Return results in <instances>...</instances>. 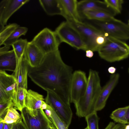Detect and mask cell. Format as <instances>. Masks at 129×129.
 <instances>
[{"label":"cell","instance_id":"obj_41","mask_svg":"<svg viewBox=\"0 0 129 129\" xmlns=\"http://www.w3.org/2000/svg\"><path fill=\"white\" fill-rule=\"evenodd\" d=\"M4 123L3 122H0V129H3Z\"/></svg>","mask_w":129,"mask_h":129},{"label":"cell","instance_id":"obj_40","mask_svg":"<svg viewBox=\"0 0 129 129\" xmlns=\"http://www.w3.org/2000/svg\"><path fill=\"white\" fill-rule=\"evenodd\" d=\"M3 129H10L9 124H7L4 123Z\"/></svg>","mask_w":129,"mask_h":129},{"label":"cell","instance_id":"obj_29","mask_svg":"<svg viewBox=\"0 0 129 129\" xmlns=\"http://www.w3.org/2000/svg\"><path fill=\"white\" fill-rule=\"evenodd\" d=\"M6 115L10 118L20 122L22 121L21 114H20L13 107H10L8 110Z\"/></svg>","mask_w":129,"mask_h":129},{"label":"cell","instance_id":"obj_9","mask_svg":"<svg viewBox=\"0 0 129 129\" xmlns=\"http://www.w3.org/2000/svg\"><path fill=\"white\" fill-rule=\"evenodd\" d=\"M47 92L45 102L54 109L60 118L69 126L73 116L70 105L66 103L53 92Z\"/></svg>","mask_w":129,"mask_h":129},{"label":"cell","instance_id":"obj_8","mask_svg":"<svg viewBox=\"0 0 129 129\" xmlns=\"http://www.w3.org/2000/svg\"><path fill=\"white\" fill-rule=\"evenodd\" d=\"M27 129H47L51 122L41 109L31 110L25 107L20 112Z\"/></svg>","mask_w":129,"mask_h":129},{"label":"cell","instance_id":"obj_19","mask_svg":"<svg viewBox=\"0 0 129 129\" xmlns=\"http://www.w3.org/2000/svg\"><path fill=\"white\" fill-rule=\"evenodd\" d=\"M16 66V57L13 49L0 56V70L14 72Z\"/></svg>","mask_w":129,"mask_h":129},{"label":"cell","instance_id":"obj_2","mask_svg":"<svg viewBox=\"0 0 129 129\" xmlns=\"http://www.w3.org/2000/svg\"><path fill=\"white\" fill-rule=\"evenodd\" d=\"M87 78V86L84 95L74 104L76 114L80 117H85L94 111V106L102 88L98 72L90 69Z\"/></svg>","mask_w":129,"mask_h":129},{"label":"cell","instance_id":"obj_37","mask_svg":"<svg viewBox=\"0 0 129 129\" xmlns=\"http://www.w3.org/2000/svg\"><path fill=\"white\" fill-rule=\"evenodd\" d=\"M116 70V68L113 66L109 67L108 70V72L112 74L115 73Z\"/></svg>","mask_w":129,"mask_h":129},{"label":"cell","instance_id":"obj_26","mask_svg":"<svg viewBox=\"0 0 129 129\" xmlns=\"http://www.w3.org/2000/svg\"><path fill=\"white\" fill-rule=\"evenodd\" d=\"M129 110V106L117 108L112 112L110 117L116 123H121L122 120Z\"/></svg>","mask_w":129,"mask_h":129},{"label":"cell","instance_id":"obj_17","mask_svg":"<svg viewBox=\"0 0 129 129\" xmlns=\"http://www.w3.org/2000/svg\"><path fill=\"white\" fill-rule=\"evenodd\" d=\"M29 0H7L1 18V21L5 26L11 16Z\"/></svg>","mask_w":129,"mask_h":129},{"label":"cell","instance_id":"obj_1","mask_svg":"<svg viewBox=\"0 0 129 129\" xmlns=\"http://www.w3.org/2000/svg\"><path fill=\"white\" fill-rule=\"evenodd\" d=\"M72 72V68L62 61L58 50L45 54L38 66H28V76L39 86L46 91L53 92L70 105V90Z\"/></svg>","mask_w":129,"mask_h":129},{"label":"cell","instance_id":"obj_22","mask_svg":"<svg viewBox=\"0 0 129 129\" xmlns=\"http://www.w3.org/2000/svg\"><path fill=\"white\" fill-rule=\"evenodd\" d=\"M15 90L12 100L13 107L15 109L21 112L25 107V100L27 90V89L21 87Z\"/></svg>","mask_w":129,"mask_h":129},{"label":"cell","instance_id":"obj_28","mask_svg":"<svg viewBox=\"0 0 129 129\" xmlns=\"http://www.w3.org/2000/svg\"><path fill=\"white\" fill-rule=\"evenodd\" d=\"M104 1L107 6L112 10L116 14L121 13L122 5L124 3L123 0H104Z\"/></svg>","mask_w":129,"mask_h":129},{"label":"cell","instance_id":"obj_10","mask_svg":"<svg viewBox=\"0 0 129 129\" xmlns=\"http://www.w3.org/2000/svg\"><path fill=\"white\" fill-rule=\"evenodd\" d=\"M88 83L85 73L81 70L73 73L70 83V96L71 103H77L84 95Z\"/></svg>","mask_w":129,"mask_h":129},{"label":"cell","instance_id":"obj_15","mask_svg":"<svg viewBox=\"0 0 129 129\" xmlns=\"http://www.w3.org/2000/svg\"><path fill=\"white\" fill-rule=\"evenodd\" d=\"M61 11V15L66 21L74 20L82 21L77 10L78 2L76 0H59Z\"/></svg>","mask_w":129,"mask_h":129},{"label":"cell","instance_id":"obj_18","mask_svg":"<svg viewBox=\"0 0 129 129\" xmlns=\"http://www.w3.org/2000/svg\"><path fill=\"white\" fill-rule=\"evenodd\" d=\"M44 100L42 95L31 90H27L25 99V107L31 110L40 109Z\"/></svg>","mask_w":129,"mask_h":129},{"label":"cell","instance_id":"obj_34","mask_svg":"<svg viewBox=\"0 0 129 129\" xmlns=\"http://www.w3.org/2000/svg\"><path fill=\"white\" fill-rule=\"evenodd\" d=\"M129 110L127 112L126 114L122 120L121 123L123 124H129Z\"/></svg>","mask_w":129,"mask_h":129},{"label":"cell","instance_id":"obj_42","mask_svg":"<svg viewBox=\"0 0 129 129\" xmlns=\"http://www.w3.org/2000/svg\"><path fill=\"white\" fill-rule=\"evenodd\" d=\"M84 129H88L87 127V126Z\"/></svg>","mask_w":129,"mask_h":129},{"label":"cell","instance_id":"obj_30","mask_svg":"<svg viewBox=\"0 0 129 129\" xmlns=\"http://www.w3.org/2000/svg\"><path fill=\"white\" fill-rule=\"evenodd\" d=\"M13 107L12 100L6 103L0 104V121L2 120L6 115L8 109L11 107Z\"/></svg>","mask_w":129,"mask_h":129},{"label":"cell","instance_id":"obj_20","mask_svg":"<svg viewBox=\"0 0 129 129\" xmlns=\"http://www.w3.org/2000/svg\"><path fill=\"white\" fill-rule=\"evenodd\" d=\"M81 18H85L88 20L99 21H105L114 18V16L105 11L100 10H89L84 12Z\"/></svg>","mask_w":129,"mask_h":129},{"label":"cell","instance_id":"obj_33","mask_svg":"<svg viewBox=\"0 0 129 129\" xmlns=\"http://www.w3.org/2000/svg\"><path fill=\"white\" fill-rule=\"evenodd\" d=\"M10 129H27L22 120L19 122L9 124Z\"/></svg>","mask_w":129,"mask_h":129},{"label":"cell","instance_id":"obj_21","mask_svg":"<svg viewBox=\"0 0 129 129\" xmlns=\"http://www.w3.org/2000/svg\"><path fill=\"white\" fill-rule=\"evenodd\" d=\"M39 3L46 13L51 16L60 15L59 0H40Z\"/></svg>","mask_w":129,"mask_h":129},{"label":"cell","instance_id":"obj_36","mask_svg":"<svg viewBox=\"0 0 129 129\" xmlns=\"http://www.w3.org/2000/svg\"><path fill=\"white\" fill-rule=\"evenodd\" d=\"M85 55L86 57L89 58H91L93 55V52L90 50H88L85 51Z\"/></svg>","mask_w":129,"mask_h":129},{"label":"cell","instance_id":"obj_25","mask_svg":"<svg viewBox=\"0 0 129 129\" xmlns=\"http://www.w3.org/2000/svg\"><path fill=\"white\" fill-rule=\"evenodd\" d=\"M48 106L51 112V117L50 119L57 129H68L69 126L57 114L50 105Z\"/></svg>","mask_w":129,"mask_h":129},{"label":"cell","instance_id":"obj_38","mask_svg":"<svg viewBox=\"0 0 129 129\" xmlns=\"http://www.w3.org/2000/svg\"><path fill=\"white\" fill-rule=\"evenodd\" d=\"M47 106L48 104L44 101L42 104L41 109L43 110H45L47 109Z\"/></svg>","mask_w":129,"mask_h":129},{"label":"cell","instance_id":"obj_4","mask_svg":"<svg viewBox=\"0 0 129 129\" xmlns=\"http://www.w3.org/2000/svg\"><path fill=\"white\" fill-rule=\"evenodd\" d=\"M97 51L102 59L113 62L127 58L129 55V46L124 41L108 37Z\"/></svg>","mask_w":129,"mask_h":129},{"label":"cell","instance_id":"obj_32","mask_svg":"<svg viewBox=\"0 0 129 129\" xmlns=\"http://www.w3.org/2000/svg\"><path fill=\"white\" fill-rule=\"evenodd\" d=\"M7 0H3L0 2V33L4 29L5 26L2 23L1 21V18L2 13Z\"/></svg>","mask_w":129,"mask_h":129},{"label":"cell","instance_id":"obj_3","mask_svg":"<svg viewBox=\"0 0 129 129\" xmlns=\"http://www.w3.org/2000/svg\"><path fill=\"white\" fill-rule=\"evenodd\" d=\"M66 21L78 33L87 50L97 51L100 47L106 41L108 37L93 25L74 20Z\"/></svg>","mask_w":129,"mask_h":129},{"label":"cell","instance_id":"obj_14","mask_svg":"<svg viewBox=\"0 0 129 129\" xmlns=\"http://www.w3.org/2000/svg\"><path fill=\"white\" fill-rule=\"evenodd\" d=\"M45 55L31 41L28 42L23 57L29 66L35 67L41 63Z\"/></svg>","mask_w":129,"mask_h":129},{"label":"cell","instance_id":"obj_6","mask_svg":"<svg viewBox=\"0 0 129 129\" xmlns=\"http://www.w3.org/2000/svg\"><path fill=\"white\" fill-rule=\"evenodd\" d=\"M54 31L60 43H67L77 50H87L78 33L67 21L62 22Z\"/></svg>","mask_w":129,"mask_h":129},{"label":"cell","instance_id":"obj_13","mask_svg":"<svg viewBox=\"0 0 129 129\" xmlns=\"http://www.w3.org/2000/svg\"><path fill=\"white\" fill-rule=\"evenodd\" d=\"M77 10L81 18V16L84 12L89 10L103 11L114 16L116 15L114 11L107 6L104 1L84 0L80 1L78 2Z\"/></svg>","mask_w":129,"mask_h":129},{"label":"cell","instance_id":"obj_35","mask_svg":"<svg viewBox=\"0 0 129 129\" xmlns=\"http://www.w3.org/2000/svg\"><path fill=\"white\" fill-rule=\"evenodd\" d=\"M10 47L3 45L0 47V56L8 52L10 50Z\"/></svg>","mask_w":129,"mask_h":129},{"label":"cell","instance_id":"obj_5","mask_svg":"<svg viewBox=\"0 0 129 129\" xmlns=\"http://www.w3.org/2000/svg\"><path fill=\"white\" fill-rule=\"evenodd\" d=\"M93 25L103 32L107 37H110L123 41L129 38V25L114 18L108 21L92 20Z\"/></svg>","mask_w":129,"mask_h":129},{"label":"cell","instance_id":"obj_11","mask_svg":"<svg viewBox=\"0 0 129 129\" xmlns=\"http://www.w3.org/2000/svg\"><path fill=\"white\" fill-rule=\"evenodd\" d=\"M16 81L13 74L0 70V104L12 100L15 92Z\"/></svg>","mask_w":129,"mask_h":129},{"label":"cell","instance_id":"obj_39","mask_svg":"<svg viewBox=\"0 0 129 129\" xmlns=\"http://www.w3.org/2000/svg\"><path fill=\"white\" fill-rule=\"evenodd\" d=\"M47 129H57L51 122L49 125Z\"/></svg>","mask_w":129,"mask_h":129},{"label":"cell","instance_id":"obj_12","mask_svg":"<svg viewBox=\"0 0 129 129\" xmlns=\"http://www.w3.org/2000/svg\"><path fill=\"white\" fill-rule=\"evenodd\" d=\"M119 77L118 73L111 75L108 81L101 88L94 106V111H100L105 107L110 95L118 83Z\"/></svg>","mask_w":129,"mask_h":129},{"label":"cell","instance_id":"obj_31","mask_svg":"<svg viewBox=\"0 0 129 129\" xmlns=\"http://www.w3.org/2000/svg\"><path fill=\"white\" fill-rule=\"evenodd\" d=\"M104 129H129V125L110 122Z\"/></svg>","mask_w":129,"mask_h":129},{"label":"cell","instance_id":"obj_16","mask_svg":"<svg viewBox=\"0 0 129 129\" xmlns=\"http://www.w3.org/2000/svg\"><path fill=\"white\" fill-rule=\"evenodd\" d=\"M28 67V64L23 57L16 65L12 74L16 81L15 90L19 87L27 89Z\"/></svg>","mask_w":129,"mask_h":129},{"label":"cell","instance_id":"obj_24","mask_svg":"<svg viewBox=\"0 0 129 129\" xmlns=\"http://www.w3.org/2000/svg\"><path fill=\"white\" fill-rule=\"evenodd\" d=\"M28 30L27 28L25 27L19 26L12 33L4 42L3 45L6 46L10 47L14 43L18 40L22 35H25Z\"/></svg>","mask_w":129,"mask_h":129},{"label":"cell","instance_id":"obj_23","mask_svg":"<svg viewBox=\"0 0 129 129\" xmlns=\"http://www.w3.org/2000/svg\"><path fill=\"white\" fill-rule=\"evenodd\" d=\"M28 42L26 39L20 38L11 45L15 53L16 65L23 58Z\"/></svg>","mask_w":129,"mask_h":129},{"label":"cell","instance_id":"obj_27","mask_svg":"<svg viewBox=\"0 0 129 129\" xmlns=\"http://www.w3.org/2000/svg\"><path fill=\"white\" fill-rule=\"evenodd\" d=\"M85 118L88 129H99V118L96 112L93 111Z\"/></svg>","mask_w":129,"mask_h":129},{"label":"cell","instance_id":"obj_7","mask_svg":"<svg viewBox=\"0 0 129 129\" xmlns=\"http://www.w3.org/2000/svg\"><path fill=\"white\" fill-rule=\"evenodd\" d=\"M44 54L58 50L61 43L55 31L45 28L31 41Z\"/></svg>","mask_w":129,"mask_h":129}]
</instances>
